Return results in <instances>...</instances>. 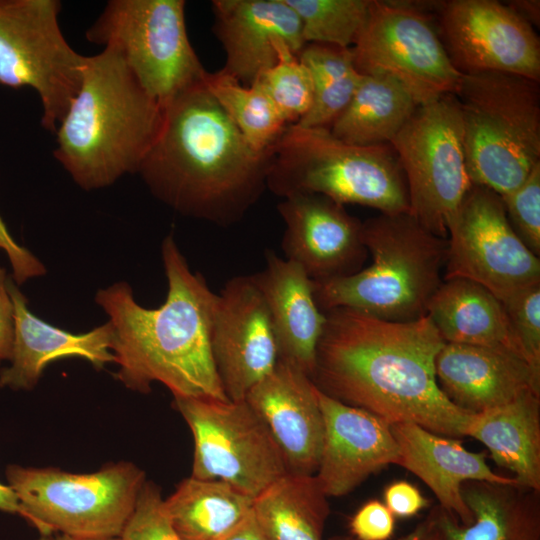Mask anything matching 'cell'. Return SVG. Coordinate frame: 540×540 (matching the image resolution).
<instances>
[{
    "label": "cell",
    "mask_w": 540,
    "mask_h": 540,
    "mask_svg": "<svg viewBox=\"0 0 540 540\" xmlns=\"http://www.w3.org/2000/svg\"><path fill=\"white\" fill-rule=\"evenodd\" d=\"M436 30L462 75L506 73L540 82V40L534 28L495 0L440 1Z\"/></svg>",
    "instance_id": "9a60e30c"
},
{
    "label": "cell",
    "mask_w": 540,
    "mask_h": 540,
    "mask_svg": "<svg viewBox=\"0 0 540 540\" xmlns=\"http://www.w3.org/2000/svg\"><path fill=\"white\" fill-rule=\"evenodd\" d=\"M277 210L284 223V258L300 266L313 282L363 268L368 252L362 222L344 205L321 194L299 193L283 198Z\"/></svg>",
    "instance_id": "e0dca14e"
},
{
    "label": "cell",
    "mask_w": 540,
    "mask_h": 540,
    "mask_svg": "<svg viewBox=\"0 0 540 540\" xmlns=\"http://www.w3.org/2000/svg\"><path fill=\"white\" fill-rule=\"evenodd\" d=\"M362 240L371 264L345 277L313 282L319 309L350 308L392 322L427 316L443 281L447 238L404 212L380 213L362 222Z\"/></svg>",
    "instance_id": "5b68a950"
},
{
    "label": "cell",
    "mask_w": 540,
    "mask_h": 540,
    "mask_svg": "<svg viewBox=\"0 0 540 540\" xmlns=\"http://www.w3.org/2000/svg\"><path fill=\"white\" fill-rule=\"evenodd\" d=\"M253 501L223 481L190 476L164 499V507L183 540H218L252 511Z\"/></svg>",
    "instance_id": "f546056e"
},
{
    "label": "cell",
    "mask_w": 540,
    "mask_h": 540,
    "mask_svg": "<svg viewBox=\"0 0 540 540\" xmlns=\"http://www.w3.org/2000/svg\"><path fill=\"white\" fill-rule=\"evenodd\" d=\"M455 97L472 185L500 196L540 163V82L506 73L462 75Z\"/></svg>",
    "instance_id": "52a82bcc"
},
{
    "label": "cell",
    "mask_w": 540,
    "mask_h": 540,
    "mask_svg": "<svg viewBox=\"0 0 540 540\" xmlns=\"http://www.w3.org/2000/svg\"><path fill=\"white\" fill-rule=\"evenodd\" d=\"M264 422L285 461L287 471L313 475L320 461L324 422L311 378L278 361L245 397Z\"/></svg>",
    "instance_id": "d6986e66"
},
{
    "label": "cell",
    "mask_w": 540,
    "mask_h": 540,
    "mask_svg": "<svg viewBox=\"0 0 540 540\" xmlns=\"http://www.w3.org/2000/svg\"><path fill=\"white\" fill-rule=\"evenodd\" d=\"M502 303L521 354L540 372V283L517 291Z\"/></svg>",
    "instance_id": "e575fe53"
},
{
    "label": "cell",
    "mask_w": 540,
    "mask_h": 540,
    "mask_svg": "<svg viewBox=\"0 0 540 540\" xmlns=\"http://www.w3.org/2000/svg\"><path fill=\"white\" fill-rule=\"evenodd\" d=\"M427 316L445 343L505 347L521 354L503 303L472 280H443Z\"/></svg>",
    "instance_id": "4316f807"
},
{
    "label": "cell",
    "mask_w": 540,
    "mask_h": 540,
    "mask_svg": "<svg viewBox=\"0 0 540 540\" xmlns=\"http://www.w3.org/2000/svg\"><path fill=\"white\" fill-rule=\"evenodd\" d=\"M6 478L21 504V517L41 536L82 539L120 537L147 480L143 470L127 461L107 463L92 473L10 464Z\"/></svg>",
    "instance_id": "ba28073f"
},
{
    "label": "cell",
    "mask_w": 540,
    "mask_h": 540,
    "mask_svg": "<svg viewBox=\"0 0 540 540\" xmlns=\"http://www.w3.org/2000/svg\"><path fill=\"white\" fill-rule=\"evenodd\" d=\"M204 85L247 143L256 151L272 149L288 126L256 81L245 85L219 70L208 72Z\"/></svg>",
    "instance_id": "1f68e13d"
},
{
    "label": "cell",
    "mask_w": 540,
    "mask_h": 540,
    "mask_svg": "<svg viewBox=\"0 0 540 540\" xmlns=\"http://www.w3.org/2000/svg\"><path fill=\"white\" fill-rule=\"evenodd\" d=\"M210 345L228 399L244 400L278 363L270 315L252 275L229 279L216 294Z\"/></svg>",
    "instance_id": "2e32d148"
},
{
    "label": "cell",
    "mask_w": 540,
    "mask_h": 540,
    "mask_svg": "<svg viewBox=\"0 0 540 540\" xmlns=\"http://www.w3.org/2000/svg\"><path fill=\"white\" fill-rule=\"evenodd\" d=\"M324 313L311 376L318 390L390 424L413 422L442 436H466L473 413L439 387L435 359L445 341L428 316L392 322L350 308Z\"/></svg>",
    "instance_id": "6da1fadb"
},
{
    "label": "cell",
    "mask_w": 540,
    "mask_h": 540,
    "mask_svg": "<svg viewBox=\"0 0 540 540\" xmlns=\"http://www.w3.org/2000/svg\"><path fill=\"white\" fill-rule=\"evenodd\" d=\"M437 382L459 408L476 414L540 392V372L509 348L445 343L435 359Z\"/></svg>",
    "instance_id": "44dd1931"
},
{
    "label": "cell",
    "mask_w": 540,
    "mask_h": 540,
    "mask_svg": "<svg viewBox=\"0 0 540 540\" xmlns=\"http://www.w3.org/2000/svg\"><path fill=\"white\" fill-rule=\"evenodd\" d=\"M8 289L14 305L15 331L9 366L0 370V387L32 390L46 366L62 358L79 357L96 369L114 362L109 321L85 333H72L34 315L11 276Z\"/></svg>",
    "instance_id": "603a6c76"
},
{
    "label": "cell",
    "mask_w": 540,
    "mask_h": 540,
    "mask_svg": "<svg viewBox=\"0 0 540 540\" xmlns=\"http://www.w3.org/2000/svg\"><path fill=\"white\" fill-rule=\"evenodd\" d=\"M418 106L394 78L384 74L362 75L351 101L329 131L351 145L389 144Z\"/></svg>",
    "instance_id": "83f0119b"
},
{
    "label": "cell",
    "mask_w": 540,
    "mask_h": 540,
    "mask_svg": "<svg viewBox=\"0 0 540 540\" xmlns=\"http://www.w3.org/2000/svg\"><path fill=\"white\" fill-rule=\"evenodd\" d=\"M213 32L225 52L221 69L245 85L278 61L276 45L296 54L306 45L301 22L286 0H214Z\"/></svg>",
    "instance_id": "ffe728a7"
},
{
    "label": "cell",
    "mask_w": 540,
    "mask_h": 540,
    "mask_svg": "<svg viewBox=\"0 0 540 540\" xmlns=\"http://www.w3.org/2000/svg\"><path fill=\"white\" fill-rule=\"evenodd\" d=\"M507 219L522 243L540 255V163L512 192L501 196Z\"/></svg>",
    "instance_id": "d590c367"
},
{
    "label": "cell",
    "mask_w": 540,
    "mask_h": 540,
    "mask_svg": "<svg viewBox=\"0 0 540 540\" xmlns=\"http://www.w3.org/2000/svg\"><path fill=\"white\" fill-rule=\"evenodd\" d=\"M278 61L256 78L281 119L296 124L310 109L313 85L306 66L284 42L276 45Z\"/></svg>",
    "instance_id": "836d02e7"
},
{
    "label": "cell",
    "mask_w": 540,
    "mask_h": 540,
    "mask_svg": "<svg viewBox=\"0 0 540 540\" xmlns=\"http://www.w3.org/2000/svg\"><path fill=\"white\" fill-rule=\"evenodd\" d=\"M3 225V221L2 219L0 218V227Z\"/></svg>",
    "instance_id": "7dc6e473"
},
{
    "label": "cell",
    "mask_w": 540,
    "mask_h": 540,
    "mask_svg": "<svg viewBox=\"0 0 540 540\" xmlns=\"http://www.w3.org/2000/svg\"><path fill=\"white\" fill-rule=\"evenodd\" d=\"M168 283L164 303L146 308L124 281L97 291L95 302L113 329L115 377L126 388L148 393L154 382L173 397L228 399L210 345L216 293L192 272L172 234L161 246Z\"/></svg>",
    "instance_id": "3957f363"
},
{
    "label": "cell",
    "mask_w": 540,
    "mask_h": 540,
    "mask_svg": "<svg viewBox=\"0 0 540 540\" xmlns=\"http://www.w3.org/2000/svg\"><path fill=\"white\" fill-rule=\"evenodd\" d=\"M183 0H111L87 29L89 42L114 48L162 107L204 81L189 40Z\"/></svg>",
    "instance_id": "9c48e42d"
},
{
    "label": "cell",
    "mask_w": 540,
    "mask_h": 540,
    "mask_svg": "<svg viewBox=\"0 0 540 540\" xmlns=\"http://www.w3.org/2000/svg\"><path fill=\"white\" fill-rule=\"evenodd\" d=\"M371 0L351 47L361 75H388L420 105L455 94L462 74L451 63L425 3Z\"/></svg>",
    "instance_id": "7c38bea8"
},
{
    "label": "cell",
    "mask_w": 540,
    "mask_h": 540,
    "mask_svg": "<svg viewBox=\"0 0 540 540\" xmlns=\"http://www.w3.org/2000/svg\"><path fill=\"white\" fill-rule=\"evenodd\" d=\"M324 436L315 473L327 497L347 495L370 475L397 464L398 445L385 419L317 389Z\"/></svg>",
    "instance_id": "ac0fdd59"
},
{
    "label": "cell",
    "mask_w": 540,
    "mask_h": 540,
    "mask_svg": "<svg viewBox=\"0 0 540 540\" xmlns=\"http://www.w3.org/2000/svg\"><path fill=\"white\" fill-rule=\"evenodd\" d=\"M267 189L282 198L314 193L381 214L409 212L406 180L393 148L347 144L327 128H285L272 149Z\"/></svg>",
    "instance_id": "8992f818"
},
{
    "label": "cell",
    "mask_w": 540,
    "mask_h": 540,
    "mask_svg": "<svg viewBox=\"0 0 540 540\" xmlns=\"http://www.w3.org/2000/svg\"><path fill=\"white\" fill-rule=\"evenodd\" d=\"M298 57L310 73L313 100L309 111L294 125L329 129L351 101L362 78L352 50L310 43Z\"/></svg>",
    "instance_id": "4dcf8cb0"
},
{
    "label": "cell",
    "mask_w": 540,
    "mask_h": 540,
    "mask_svg": "<svg viewBox=\"0 0 540 540\" xmlns=\"http://www.w3.org/2000/svg\"><path fill=\"white\" fill-rule=\"evenodd\" d=\"M349 527L355 540H389L395 517L381 501L369 500L352 516Z\"/></svg>",
    "instance_id": "74e56055"
},
{
    "label": "cell",
    "mask_w": 540,
    "mask_h": 540,
    "mask_svg": "<svg viewBox=\"0 0 540 540\" xmlns=\"http://www.w3.org/2000/svg\"><path fill=\"white\" fill-rule=\"evenodd\" d=\"M444 278H465L487 288L501 302L540 283V259L513 231L501 196L472 185L447 233Z\"/></svg>",
    "instance_id": "5bb4252c"
},
{
    "label": "cell",
    "mask_w": 540,
    "mask_h": 540,
    "mask_svg": "<svg viewBox=\"0 0 540 540\" xmlns=\"http://www.w3.org/2000/svg\"><path fill=\"white\" fill-rule=\"evenodd\" d=\"M37 540H122L120 537L117 538H107V539H82V538H75L64 534L54 533L50 535H43L37 539Z\"/></svg>",
    "instance_id": "f6af8a7d"
},
{
    "label": "cell",
    "mask_w": 540,
    "mask_h": 540,
    "mask_svg": "<svg viewBox=\"0 0 540 540\" xmlns=\"http://www.w3.org/2000/svg\"><path fill=\"white\" fill-rule=\"evenodd\" d=\"M265 267L252 274L266 303L278 361L313 374L326 316L314 298L313 281L292 261L268 250Z\"/></svg>",
    "instance_id": "cb8c5ba5"
},
{
    "label": "cell",
    "mask_w": 540,
    "mask_h": 540,
    "mask_svg": "<svg viewBox=\"0 0 540 540\" xmlns=\"http://www.w3.org/2000/svg\"><path fill=\"white\" fill-rule=\"evenodd\" d=\"M0 510L3 512L22 515V507L15 492L0 482Z\"/></svg>",
    "instance_id": "ee69618b"
},
{
    "label": "cell",
    "mask_w": 540,
    "mask_h": 540,
    "mask_svg": "<svg viewBox=\"0 0 540 540\" xmlns=\"http://www.w3.org/2000/svg\"><path fill=\"white\" fill-rule=\"evenodd\" d=\"M384 501L394 517L409 518L429 505L417 487L407 481H397L384 490Z\"/></svg>",
    "instance_id": "f35d334b"
},
{
    "label": "cell",
    "mask_w": 540,
    "mask_h": 540,
    "mask_svg": "<svg viewBox=\"0 0 540 540\" xmlns=\"http://www.w3.org/2000/svg\"><path fill=\"white\" fill-rule=\"evenodd\" d=\"M120 538L122 540H183L166 513L159 486L152 481H145L135 509Z\"/></svg>",
    "instance_id": "8d00e7d4"
},
{
    "label": "cell",
    "mask_w": 540,
    "mask_h": 540,
    "mask_svg": "<svg viewBox=\"0 0 540 540\" xmlns=\"http://www.w3.org/2000/svg\"><path fill=\"white\" fill-rule=\"evenodd\" d=\"M298 15L306 44L351 48L368 16L371 0H286Z\"/></svg>",
    "instance_id": "d6a6232c"
},
{
    "label": "cell",
    "mask_w": 540,
    "mask_h": 540,
    "mask_svg": "<svg viewBox=\"0 0 540 540\" xmlns=\"http://www.w3.org/2000/svg\"><path fill=\"white\" fill-rule=\"evenodd\" d=\"M391 430L398 445L396 465L419 477L433 491L439 507L462 525L473 521L461 492L463 483H516L513 477L494 472L484 453L467 450L458 438L436 434L413 422L393 423Z\"/></svg>",
    "instance_id": "7402d4cb"
},
{
    "label": "cell",
    "mask_w": 540,
    "mask_h": 540,
    "mask_svg": "<svg viewBox=\"0 0 540 540\" xmlns=\"http://www.w3.org/2000/svg\"><path fill=\"white\" fill-rule=\"evenodd\" d=\"M252 510L269 540H323L330 513L315 474L291 472L258 494Z\"/></svg>",
    "instance_id": "f1b7e54d"
},
{
    "label": "cell",
    "mask_w": 540,
    "mask_h": 540,
    "mask_svg": "<svg viewBox=\"0 0 540 540\" xmlns=\"http://www.w3.org/2000/svg\"><path fill=\"white\" fill-rule=\"evenodd\" d=\"M161 129L138 174L181 215L229 227L267 188L272 149L254 150L204 85L165 105Z\"/></svg>",
    "instance_id": "7a4b0ae2"
},
{
    "label": "cell",
    "mask_w": 540,
    "mask_h": 540,
    "mask_svg": "<svg viewBox=\"0 0 540 540\" xmlns=\"http://www.w3.org/2000/svg\"><path fill=\"white\" fill-rule=\"evenodd\" d=\"M461 492L473 521L462 525L437 506L445 540H540V491L517 483L467 481Z\"/></svg>",
    "instance_id": "d4e9b609"
},
{
    "label": "cell",
    "mask_w": 540,
    "mask_h": 540,
    "mask_svg": "<svg viewBox=\"0 0 540 540\" xmlns=\"http://www.w3.org/2000/svg\"><path fill=\"white\" fill-rule=\"evenodd\" d=\"M466 436L487 447L496 464L520 486L540 491V392L473 414Z\"/></svg>",
    "instance_id": "484cf974"
},
{
    "label": "cell",
    "mask_w": 540,
    "mask_h": 540,
    "mask_svg": "<svg viewBox=\"0 0 540 540\" xmlns=\"http://www.w3.org/2000/svg\"><path fill=\"white\" fill-rule=\"evenodd\" d=\"M330 540H355L352 536H336Z\"/></svg>",
    "instance_id": "bcb514c9"
},
{
    "label": "cell",
    "mask_w": 540,
    "mask_h": 540,
    "mask_svg": "<svg viewBox=\"0 0 540 540\" xmlns=\"http://www.w3.org/2000/svg\"><path fill=\"white\" fill-rule=\"evenodd\" d=\"M398 540H445L437 519V506L412 531Z\"/></svg>",
    "instance_id": "b9f144b4"
},
{
    "label": "cell",
    "mask_w": 540,
    "mask_h": 540,
    "mask_svg": "<svg viewBox=\"0 0 540 540\" xmlns=\"http://www.w3.org/2000/svg\"><path fill=\"white\" fill-rule=\"evenodd\" d=\"M164 108L112 47L86 56L80 89L56 135L55 159L84 190L138 173L161 129Z\"/></svg>",
    "instance_id": "277c9868"
},
{
    "label": "cell",
    "mask_w": 540,
    "mask_h": 540,
    "mask_svg": "<svg viewBox=\"0 0 540 540\" xmlns=\"http://www.w3.org/2000/svg\"><path fill=\"white\" fill-rule=\"evenodd\" d=\"M389 145L405 176L409 213L431 233L447 238L448 226L472 186L455 95L418 106Z\"/></svg>",
    "instance_id": "8fae6325"
},
{
    "label": "cell",
    "mask_w": 540,
    "mask_h": 540,
    "mask_svg": "<svg viewBox=\"0 0 540 540\" xmlns=\"http://www.w3.org/2000/svg\"><path fill=\"white\" fill-rule=\"evenodd\" d=\"M8 279L6 269L0 266V366L4 361H9L14 342V305Z\"/></svg>",
    "instance_id": "ab89813d"
},
{
    "label": "cell",
    "mask_w": 540,
    "mask_h": 540,
    "mask_svg": "<svg viewBox=\"0 0 540 540\" xmlns=\"http://www.w3.org/2000/svg\"><path fill=\"white\" fill-rule=\"evenodd\" d=\"M173 398L194 439L192 477L223 481L255 498L288 472L271 433L245 399Z\"/></svg>",
    "instance_id": "4fadbf2b"
},
{
    "label": "cell",
    "mask_w": 540,
    "mask_h": 540,
    "mask_svg": "<svg viewBox=\"0 0 540 540\" xmlns=\"http://www.w3.org/2000/svg\"><path fill=\"white\" fill-rule=\"evenodd\" d=\"M520 18L532 27H539L540 24V2L539 0H515L505 3Z\"/></svg>",
    "instance_id": "7bdbcfd3"
},
{
    "label": "cell",
    "mask_w": 540,
    "mask_h": 540,
    "mask_svg": "<svg viewBox=\"0 0 540 540\" xmlns=\"http://www.w3.org/2000/svg\"><path fill=\"white\" fill-rule=\"evenodd\" d=\"M60 10L58 0H0V85L35 90L41 124L53 134L80 89L86 61L66 41Z\"/></svg>",
    "instance_id": "30bf717a"
},
{
    "label": "cell",
    "mask_w": 540,
    "mask_h": 540,
    "mask_svg": "<svg viewBox=\"0 0 540 540\" xmlns=\"http://www.w3.org/2000/svg\"><path fill=\"white\" fill-rule=\"evenodd\" d=\"M218 540H269L259 523L253 510L233 529Z\"/></svg>",
    "instance_id": "60d3db41"
}]
</instances>
